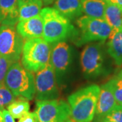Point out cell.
<instances>
[{
    "mask_svg": "<svg viewBox=\"0 0 122 122\" xmlns=\"http://www.w3.org/2000/svg\"><path fill=\"white\" fill-rule=\"evenodd\" d=\"M100 86L91 85L79 89L68 97L71 117L76 122H92L94 119Z\"/></svg>",
    "mask_w": 122,
    "mask_h": 122,
    "instance_id": "cell-1",
    "label": "cell"
},
{
    "mask_svg": "<svg viewBox=\"0 0 122 122\" xmlns=\"http://www.w3.org/2000/svg\"><path fill=\"white\" fill-rule=\"evenodd\" d=\"M44 23L43 39L49 44L65 41L74 30L70 20L54 8L46 7L40 12Z\"/></svg>",
    "mask_w": 122,
    "mask_h": 122,
    "instance_id": "cell-2",
    "label": "cell"
},
{
    "mask_svg": "<svg viewBox=\"0 0 122 122\" xmlns=\"http://www.w3.org/2000/svg\"><path fill=\"white\" fill-rule=\"evenodd\" d=\"M50 44L43 38L25 40L22 47L21 65L25 69L37 73L50 62Z\"/></svg>",
    "mask_w": 122,
    "mask_h": 122,
    "instance_id": "cell-3",
    "label": "cell"
},
{
    "mask_svg": "<svg viewBox=\"0 0 122 122\" xmlns=\"http://www.w3.org/2000/svg\"><path fill=\"white\" fill-rule=\"evenodd\" d=\"M4 84L16 97L30 100L35 95V77L19 62H14L10 67Z\"/></svg>",
    "mask_w": 122,
    "mask_h": 122,
    "instance_id": "cell-4",
    "label": "cell"
},
{
    "mask_svg": "<svg viewBox=\"0 0 122 122\" xmlns=\"http://www.w3.org/2000/svg\"><path fill=\"white\" fill-rule=\"evenodd\" d=\"M77 25L80 30V36L77 45L81 46L91 41H104L108 39L112 29L103 19L82 16L77 20Z\"/></svg>",
    "mask_w": 122,
    "mask_h": 122,
    "instance_id": "cell-5",
    "label": "cell"
},
{
    "mask_svg": "<svg viewBox=\"0 0 122 122\" xmlns=\"http://www.w3.org/2000/svg\"><path fill=\"white\" fill-rule=\"evenodd\" d=\"M35 113L38 122H65L71 117L69 103L58 99L37 100Z\"/></svg>",
    "mask_w": 122,
    "mask_h": 122,
    "instance_id": "cell-6",
    "label": "cell"
},
{
    "mask_svg": "<svg viewBox=\"0 0 122 122\" xmlns=\"http://www.w3.org/2000/svg\"><path fill=\"white\" fill-rule=\"evenodd\" d=\"M35 96L37 100L58 99L60 92L56 79V72L50 62L37 72L35 77Z\"/></svg>",
    "mask_w": 122,
    "mask_h": 122,
    "instance_id": "cell-7",
    "label": "cell"
},
{
    "mask_svg": "<svg viewBox=\"0 0 122 122\" xmlns=\"http://www.w3.org/2000/svg\"><path fill=\"white\" fill-rule=\"evenodd\" d=\"M24 39L18 33L15 26L1 25L0 26V56L14 62L21 58Z\"/></svg>",
    "mask_w": 122,
    "mask_h": 122,
    "instance_id": "cell-8",
    "label": "cell"
},
{
    "mask_svg": "<svg viewBox=\"0 0 122 122\" xmlns=\"http://www.w3.org/2000/svg\"><path fill=\"white\" fill-rule=\"evenodd\" d=\"M81 65L87 77H97L103 71L104 57L100 44L87 45L81 54Z\"/></svg>",
    "mask_w": 122,
    "mask_h": 122,
    "instance_id": "cell-9",
    "label": "cell"
},
{
    "mask_svg": "<svg viewBox=\"0 0 122 122\" xmlns=\"http://www.w3.org/2000/svg\"><path fill=\"white\" fill-rule=\"evenodd\" d=\"M50 63L56 74L64 73L71 62V48L65 41L53 44L50 53Z\"/></svg>",
    "mask_w": 122,
    "mask_h": 122,
    "instance_id": "cell-10",
    "label": "cell"
},
{
    "mask_svg": "<svg viewBox=\"0 0 122 122\" xmlns=\"http://www.w3.org/2000/svg\"><path fill=\"white\" fill-rule=\"evenodd\" d=\"M117 105L113 93L109 86L106 83L100 87V93L96 105L95 120L96 122H101L105 117Z\"/></svg>",
    "mask_w": 122,
    "mask_h": 122,
    "instance_id": "cell-11",
    "label": "cell"
},
{
    "mask_svg": "<svg viewBox=\"0 0 122 122\" xmlns=\"http://www.w3.org/2000/svg\"><path fill=\"white\" fill-rule=\"evenodd\" d=\"M16 29L18 33L25 41L41 37L44 30L42 17L39 14L34 17L20 20L16 24Z\"/></svg>",
    "mask_w": 122,
    "mask_h": 122,
    "instance_id": "cell-12",
    "label": "cell"
},
{
    "mask_svg": "<svg viewBox=\"0 0 122 122\" xmlns=\"http://www.w3.org/2000/svg\"><path fill=\"white\" fill-rule=\"evenodd\" d=\"M18 0H0V24L15 26L19 22Z\"/></svg>",
    "mask_w": 122,
    "mask_h": 122,
    "instance_id": "cell-13",
    "label": "cell"
},
{
    "mask_svg": "<svg viewBox=\"0 0 122 122\" xmlns=\"http://www.w3.org/2000/svg\"><path fill=\"white\" fill-rule=\"evenodd\" d=\"M53 8L70 20L79 18L83 13L81 0H56Z\"/></svg>",
    "mask_w": 122,
    "mask_h": 122,
    "instance_id": "cell-14",
    "label": "cell"
},
{
    "mask_svg": "<svg viewBox=\"0 0 122 122\" xmlns=\"http://www.w3.org/2000/svg\"><path fill=\"white\" fill-rule=\"evenodd\" d=\"M81 3L86 16L105 20L107 0H81Z\"/></svg>",
    "mask_w": 122,
    "mask_h": 122,
    "instance_id": "cell-15",
    "label": "cell"
},
{
    "mask_svg": "<svg viewBox=\"0 0 122 122\" xmlns=\"http://www.w3.org/2000/svg\"><path fill=\"white\" fill-rule=\"evenodd\" d=\"M42 5L41 0H18L19 21L39 15Z\"/></svg>",
    "mask_w": 122,
    "mask_h": 122,
    "instance_id": "cell-16",
    "label": "cell"
},
{
    "mask_svg": "<svg viewBox=\"0 0 122 122\" xmlns=\"http://www.w3.org/2000/svg\"><path fill=\"white\" fill-rule=\"evenodd\" d=\"M109 39L107 52L117 65H122V30L111 33Z\"/></svg>",
    "mask_w": 122,
    "mask_h": 122,
    "instance_id": "cell-17",
    "label": "cell"
},
{
    "mask_svg": "<svg viewBox=\"0 0 122 122\" xmlns=\"http://www.w3.org/2000/svg\"><path fill=\"white\" fill-rule=\"evenodd\" d=\"M105 20L112 29L111 33L122 30V12L117 6L107 2L105 9Z\"/></svg>",
    "mask_w": 122,
    "mask_h": 122,
    "instance_id": "cell-18",
    "label": "cell"
},
{
    "mask_svg": "<svg viewBox=\"0 0 122 122\" xmlns=\"http://www.w3.org/2000/svg\"><path fill=\"white\" fill-rule=\"evenodd\" d=\"M30 105L26 100L22 97H18L7 107V110L14 119H20L29 112Z\"/></svg>",
    "mask_w": 122,
    "mask_h": 122,
    "instance_id": "cell-19",
    "label": "cell"
},
{
    "mask_svg": "<svg viewBox=\"0 0 122 122\" xmlns=\"http://www.w3.org/2000/svg\"><path fill=\"white\" fill-rule=\"evenodd\" d=\"M12 92L5 86L4 83L0 84V110L3 111L12 102L17 99Z\"/></svg>",
    "mask_w": 122,
    "mask_h": 122,
    "instance_id": "cell-20",
    "label": "cell"
},
{
    "mask_svg": "<svg viewBox=\"0 0 122 122\" xmlns=\"http://www.w3.org/2000/svg\"><path fill=\"white\" fill-rule=\"evenodd\" d=\"M108 83L113 93L117 104L122 106V83L117 77L111 79Z\"/></svg>",
    "mask_w": 122,
    "mask_h": 122,
    "instance_id": "cell-21",
    "label": "cell"
},
{
    "mask_svg": "<svg viewBox=\"0 0 122 122\" xmlns=\"http://www.w3.org/2000/svg\"><path fill=\"white\" fill-rule=\"evenodd\" d=\"M13 63H14L13 61L4 56H0V84L4 83L6 74Z\"/></svg>",
    "mask_w": 122,
    "mask_h": 122,
    "instance_id": "cell-22",
    "label": "cell"
},
{
    "mask_svg": "<svg viewBox=\"0 0 122 122\" xmlns=\"http://www.w3.org/2000/svg\"><path fill=\"white\" fill-rule=\"evenodd\" d=\"M104 120H109L113 122H122V106L117 105L105 117Z\"/></svg>",
    "mask_w": 122,
    "mask_h": 122,
    "instance_id": "cell-23",
    "label": "cell"
},
{
    "mask_svg": "<svg viewBox=\"0 0 122 122\" xmlns=\"http://www.w3.org/2000/svg\"><path fill=\"white\" fill-rule=\"evenodd\" d=\"M18 122H38L37 115L35 112L33 113H28L25 115L23 117L19 119Z\"/></svg>",
    "mask_w": 122,
    "mask_h": 122,
    "instance_id": "cell-24",
    "label": "cell"
},
{
    "mask_svg": "<svg viewBox=\"0 0 122 122\" xmlns=\"http://www.w3.org/2000/svg\"><path fill=\"white\" fill-rule=\"evenodd\" d=\"M2 114H3V117H4V122H16L13 117L8 111V110L4 109L2 111Z\"/></svg>",
    "mask_w": 122,
    "mask_h": 122,
    "instance_id": "cell-25",
    "label": "cell"
},
{
    "mask_svg": "<svg viewBox=\"0 0 122 122\" xmlns=\"http://www.w3.org/2000/svg\"><path fill=\"white\" fill-rule=\"evenodd\" d=\"M107 1L108 3H110L111 4H113L117 6L122 12V0H107Z\"/></svg>",
    "mask_w": 122,
    "mask_h": 122,
    "instance_id": "cell-26",
    "label": "cell"
},
{
    "mask_svg": "<svg viewBox=\"0 0 122 122\" xmlns=\"http://www.w3.org/2000/svg\"><path fill=\"white\" fill-rule=\"evenodd\" d=\"M44 5H48L54 3L56 0H41Z\"/></svg>",
    "mask_w": 122,
    "mask_h": 122,
    "instance_id": "cell-27",
    "label": "cell"
},
{
    "mask_svg": "<svg viewBox=\"0 0 122 122\" xmlns=\"http://www.w3.org/2000/svg\"><path fill=\"white\" fill-rule=\"evenodd\" d=\"M116 77H117V78L121 81V83H122V69L119 71V73H118L117 76Z\"/></svg>",
    "mask_w": 122,
    "mask_h": 122,
    "instance_id": "cell-28",
    "label": "cell"
},
{
    "mask_svg": "<svg viewBox=\"0 0 122 122\" xmlns=\"http://www.w3.org/2000/svg\"><path fill=\"white\" fill-rule=\"evenodd\" d=\"M0 122H4V117H3V114H2V111L0 110Z\"/></svg>",
    "mask_w": 122,
    "mask_h": 122,
    "instance_id": "cell-29",
    "label": "cell"
},
{
    "mask_svg": "<svg viewBox=\"0 0 122 122\" xmlns=\"http://www.w3.org/2000/svg\"><path fill=\"white\" fill-rule=\"evenodd\" d=\"M65 122H76L75 121H74L72 118H69V119H67Z\"/></svg>",
    "mask_w": 122,
    "mask_h": 122,
    "instance_id": "cell-30",
    "label": "cell"
},
{
    "mask_svg": "<svg viewBox=\"0 0 122 122\" xmlns=\"http://www.w3.org/2000/svg\"><path fill=\"white\" fill-rule=\"evenodd\" d=\"M101 122H111V121H109V120H104V121H102Z\"/></svg>",
    "mask_w": 122,
    "mask_h": 122,
    "instance_id": "cell-31",
    "label": "cell"
}]
</instances>
